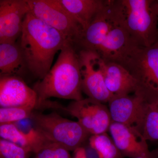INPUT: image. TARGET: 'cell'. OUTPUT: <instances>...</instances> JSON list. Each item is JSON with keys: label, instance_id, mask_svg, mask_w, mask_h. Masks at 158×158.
<instances>
[{"label": "cell", "instance_id": "obj_16", "mask_svg": "<svg viewBox=\"0 0 158 158\" xmlns=\"http://www.w3.org/2000/svg\"><path fill=\"white\" fill-rule=\"evenodd\" d=\"M28 72L17 42L0 43V75L22 77Z\"/></svg>", "mask_w": 158, "mask_h": 158}, {"label": "cell", "instance_id": "obj_12", "mask_svg": "<svg viewBox=\"0 0 158 158\" xmlns=\"http://www.w3.org/2000/svg\"><path fill=\"white\" fill-rule=\"evenodd\" d=\"M37 93L29 87L21 77L12 75L0 76V106L10 107L32 106L36 109Z\"/></svg>", "mask_w": 158, "mask_h": 158}, {"label": "cell", "instance_id": "obj_8", "mask_svg": "<svg viewBox=\"0 0 158 158\" xmlns=\"http://www.w3.org/2000/svg\"><path fill=\"white\" fill-rule=\"evenodd\" d=\"M82 91L88 98L108 103L113 95L106 88L102 71L103 60L96 53L85 49L78 52Z\"/></svg>", "mask_w": 158, "mask_h": 158}, {"label": "cell", "instance_id": "obj_25", "mask_svg": "<svg viewBox=\"0 0 158 158\" xmlns=\"http://www.w3.org/2000/svg\"></svg>", "mask_w": 158, "mask_h": 158}, {"label": "cell", "instance_id": "obj_3", "mask_svg": "<svg viewBox=\"0 0 158 158\" xmlns=\"http://www.w3.org/2000/svg\"><path fill=\"white\" fill-rule=\"evenodd\" d=\"M72 44L60 51L55 65L33 86L37 96L36 109L51 98L78 101L83 99L78 52Z\"/></svg>", "mask_w": 158, "mask_h": 158}, {"label": "cell", "instance_id": "obj_13", "mask_svg": "<svg viewBox=\"0 0 158 158\" xmlns=\"http://www.w3.org/2000/svg\"><path fill=\"white\" fill-rule=\"evenodd\" d=\"M109 131L114 144L123 156L130 158H150L147 140L141 133L113 122Z\"/></svg>", "mask_w": 158, "mask_h": 158}, {"label": "cell", "instance_id": "obj_6", "mask_svg": "<svg viewBox=\"0 0 158 158\" xmlns=\"http://www.w3.org/2000/svg\"><path fill=\"white\" fill-rule=\"evenodd\" d=\"M30 118L35 128L46 138L69 151L81 147L90 135L78 122L64 118L55 112L45 114L33 111Z\"/></svg>", "mask_w": 158, "mask_h": 158}, {"label": "cell", "instance_id": "obj_7", "mask_svg": "<svg viewBox=\"0 0 158 158\" xmlns=\"http://www.w3.org/2000/svg\"><path fill=\"white\" fill-rule=\"evenodd\" d=\"M30 12L34 17L64 35L76 45L83 30L59 0H28Z\"/></svg>", "mask_w": 158, "mask_h": 158}, {"label": "cell", "instance_id": "obj_4", "mask_svg": "<svg viewBox=\"0 0 158 158\" xmlns=\"http://www.w3.org/2000/svg\"><path fill=\"white\" fill-rule=\"evenodd\" d=\"M125 24L137 47L158 41L157 0H119Z\"/></svg>", "mask_w": 158, "mask_h": 158}, {"label": "cell", "instance_id": "obj_15", "mask_svg": "<svg viewBox=\"0 0 158 158\" xmlns=\"http://www.w3.org/2000/svg\"><path fill=\"white\" fill-rule=\"evenodd\" d=\"M0 137L35 154L49 141L35 128L31 129L27 133L23 132L15 123L0 125Z\"/></svg>", "mask_w": 158, "mask_h": 158}, {"label": "cell", "instance_id": "obj_11", "mask_svg": "<svg viewBox=\"0 0 158 158\" xmlns=\"http://www.w3.org/2000/svg\"><path fill=\"white\" fill-rule=\"evenodd\" d=\"M30 12L28 0L0 1V43L17 42Z\"/></svg>", "mask_w": 158, "mask_h": 158}, {"label": "cell", "instance_id": "obj_23", "mask_svg": "<svg viewBox=\"0 0 158 158\" xmlns=\"http://www.w3.org/2000/svg\"><path fill=\"white\" fill-rule=\"evenodd\" d=\"M73 158H88L86 150L84 148L81 147L74 151V156Z\"/></svg>", "mask_w": 158, "mask_h": 158}, {"label": "cell", "instance_id": "obj_1", "mask_svg": "<svg viewBox=\"0 0 158 158\" xmlns=\"http://www.w3.org/2000/svg\"><path fill=\"white\" fill-rule=\"evenodd\" d=\"M76 45L96 53L105 62L121 65L137 46L126 27L119 0H105L103 7L82 32Z\"/></svg>", "mask_w": 158, "mask_h": 158}, {"label": "cell", "instance_id": "obj_21", "mask_svg": "<svg viewBox=\"0 0 158 158\" xmlns=\"http://www.w3.org/2000/svg\"><path fill=\"white\" fill-rule=\"evenodd\" d=\"M35 154L36 158H73L69 151L50 141L46 142Z\"/></svg>", "mask_w": 158, "mask_h": 158}, {"label": "cell", "instance_id": "obj_17", "mask_svg": "<svg viewBox=\"0 0 158 158\" xmlns=\"http://www.w3.org/2000/svg\"><path fill=\"white\" fill-rule=\"evenodd\" d=\"M59 3L82 28L83 31L103 7L105 0H59Z\"/></svg>", "mask_w": 158, "mask_h": 158}, {"label": "cell", "instance_id": "obj_5", "mask_svg": "<svg viewBox=\"0 0 158 158\" xmlns=\"http://www.w3.org/2000/svg\"><path fill=\"white\" fill-rule=\"evenodd\" d=\"M137 81L136 94L148 101L158 99V41L147 47H137L121 65Z\"/></svg>", "mask_w": 158, "mask_h": 158}, {"label": "cell", "instance_id": "obj_2", "mask_svg": "<svg viewBox=\"0 0 158 158\" xmlns=\"http://www.w3.org/2000/svg\"><path fill=\"white\" fill-rule=\"evenodd\" d=\"M17 40L28 72L39 80L52 68L57 52L72 44L61 33L30 12L25 18L21 34Z\"/></svg>", "mask_w": 158, "mask_h": 158}, {"label": "cell", "instance_id": "obj_22", "mask_svg": "<svg viewBox=\"0 0 158 158\" xmlns=\"http://www.w3.org/2000/svg\"><path fill=\"white\" fill-rule=\"evenodd\" d=\"M98 158H122V155L111 140L103 139L97 142L92 147Z\"/></svg>", "mask_w": 158, "mask_h": 158}, {"label": "cell", "instance_id": "obj_19", "mask_svg": "<svg viewBox=\"0 0 158 158\" xmlns=\"http://www.w3.org/2000/svg\"><path fill=\"white\" fill-rule=\"evenodd\" d=\"M35 108L32 106H16L0 108V125L15 123L30 118Z\"/></svg>", "mask_w": 158, "mask_h": 158}, {"label": "cell", "instance_id": "obj_10", "mask_svg": "<svg viewBox=\"0 0 158 158\" xmlns=\"http://www.w3.org/2000/svg\"><path fill=\"white\" fill-rule=\"evenodd\" d=\"M148 101L136 94L113 96L108 102L112 122L124 125L142 135Z\"/></svg>", "mask_w": 158, "mask_h": 158}, {"label": "cell", "instance_id": "obj_18", "mask_svg": "<svg viewBox=\"0 0 158 158\" xmlns=\"http://www.w3.org/2000/svg\"><path fill=\"white\" fill-rule=\"evenodd\" d=\"M142 135L147 141H158V99L148 102Z\"/></svg>", "mask_w": 158, "mask_h": 158}, {"label": "cell", "instance_id": "obj_9", "mask_svg": "<svg viewBox=\"0 0 158 158\" xmlns=\"http://www.w3.org/2000/svg\"><path fill=\"white\" fill-rule=\"evenodd\" d=\"M61 109L76 118L90 135L106 133L112 122L109 107L90 98L73 101L68 106Z\"/></svg>", "mask_w": 158, "mask_h": 158}, {"label": "cell", "instance_id": "obj_20", "mask_svg": "<svg viewBox=\"0 0 158 158\" xmlns=\"http://www.w3.org/2000/svg\"><path fill=\"white\" fill-rule=\"evenodd\" d=\"M30 153L13 142L0 139V158H28Z\"/></svg>", "mask_w": 158, "mask_h": 158}, {"label": "cell", "instance_id": "obj_14", "mask_svg": "<svg viewBox=\"0 0 158 158\" xmlns=\"http://www.w3.org/2000/svg\"><path fill=\"white\" fill-rule=\"evenodd\" d=\"M102 71L106 88L113 96L130 95L138 91L137 81L120 64L103 60Z\"/></svg>", "mask_w": 158, "mask_h": 158}, {"label": "cell", "instance_id": "obj_24", "mask_svg": "<svg viewBox=\"0 0 158 158\" xmlns=\"http://www.w3.org/2000/svg\"><path fill=\"white\" fill-rule=\"evenodd\" d=\"M157 3H158V0H157Z\"/></svg>", "mask_w": 158, "mask_h": 158}]
</instances>
